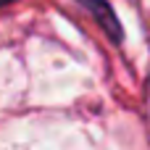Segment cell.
<instances>
[{"label": "cell", "mask_w": 150, "mask_h": 150, "mask_svg": "<svg viewBox=\"0 0 150 150\" xmlns=\"http://www.w3.org/2000/svg\"><path fill=\"white\" fill-rule=\"evenodd\" d=\"M3 3H11V0H0V5H3Z\"/></svg>", "instance_id": "6da1fadb"}]
</instances>
